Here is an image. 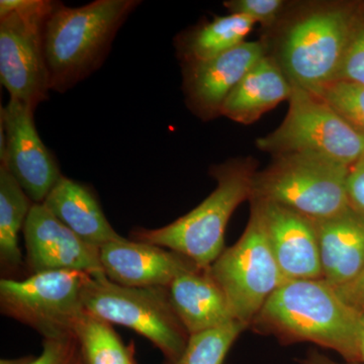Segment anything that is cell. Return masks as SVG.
I'll use <instances>...</instances> for the list:
<instances>
[{"mask_svg":"<svg viewBox=\"0 0 364 364\" xmlns=\"http://www.w3.org/2000/svg\"><path fill=\"white\" fill-rule=\"evenodd\" d=\"M43 205L93 247L124 239L107 221L95 191L85 183L62 176Z\"/></svg>","mask_w":364,"mask_h":364,"instance_id":"cell-18","label":"cell"},{"mask_svg":"<svg viewBox=\"0 0 364 364\" xmlns=\"http://www.w3.org/2000/svg\"><path fill=\"white\" fill-rule=\"evenodd\" d=\"M318 97L364 134V87L336 81L318 92Z\"/></svg>","mask_w":364,"mask_h":364,"instance_id":"cell-24","label":"cell"},{"mask_svg":"<svg viewBox=\"0 0 364 364\" xmlns=\"http://www.w3.org/2000/svg\"><path fill=\"white\" fill-rule=\"evenodd\" d=\"M237 321L250 326L270 296L287 282L270 247L257 203L239 240L210 267Z\"/></svg>","mask_w":364,"mask_h":364,"instance_id":"cell-10","label":"cell"},{"mask_svg":"<svg viewBox=\"0 0 364 364\" xmlns=\"http://www.w3.org/2000/svg\"><path fill=\"white\" fill-rule=\"evenodd\" d=\"M265 56L260 42H244L215 58L186 62L183 88L191 111L205 119L221 116L230 93Z\"/></svg>","mask_w":364,"mask_h":364,"instance_id":"cell-13","label":"cell"},{"mask_svg":"<svg viewBox=\"0 0 364 364\" xmlns=\"http://www.w3.org/2000/svg\"><path fill=\"white\" fill-rule=\"evenodd\" d=\"M284 121L257 139L260 151L317 155L351 167L364 155V134L318 95L293 85Z\"/></svg>","mask_w":364,"mask_h":364,"instance_id":"cell-7","label":"cell"},{"mask_svg":"<svg viewBox=\"0 0 364 364\" xmlns=\"http://www.w3.org/2000/svg\"><path fill=\"white\" fill-rule=\"evenodd\" d=\"M347 191L351 208L364 215V155L349 170Z\"/></svg>","mask_w":364,"mask_h":364,"instance_id":"cell-28","label":"cell"},{"mask_svg":"<svg viewBox=\"0 0 364 364\" xmlns=\"http://www.w3.org/2000/svg\"><path fill=\"white\" fill-rule=\"evenodd\" d=\"M336 81L364 87V21L359 18Z\"/></svg>","mask_w":364,"mask_h":364,"instance_id":"cell-26","label":"cell"},{"mask_svg":"<svg viewBox=\"0 0 364 364\" xmlns=\"http://www.w3.org/2000/svg\"><path fill=\"white\" fill-rule=\"evenodd\" d=\"M360 363L364 364V318H363V334H361V342H360Z\"/></svg>","mask_w":364,"mask_h":364,"instance_id":"cell-31","label":"cell"},{"mask_svg":"<svg viewBox=\"0 0 364 364\" xmlns=\"http://www.w3.org/2000/svg\"><path fill=\"white\" fill-rule=\"evenodd\" d=\"M0 364H85L74 337L44 339L39 356L2 359Z\"/></svg>","mask_w":364,"mask_h":364,"instance_id":"cell-25","label":"cell"},{"mask_svg":"<svg viewBox=\"0 0 364 364\" xmlns=\"http://www.w3.org/2000/svg\"><path fill=\"white\" fill-rule=\"evenodd\" d=\"M364 316L320 279L287 280L267 299L249 329L280 344L309 342L360 363Z\"/></svg>","mask_w":364,"mask_h":364,"instance_id":"cell-1","label":"cell"},{"mask_svg":"<svg viewBox=\"0 0 364 364\" xmlns=\"http://www.w3.org/2000/svg\"><path fill=\"white\" fill-rule=\"evenodd\" d=\"M167 289L172 306L189 335L236 320L210 267H196L181 273Z\"/></svg>","mask_w":364,"mask_h":364,"instance_id":"cell-17","label":"cell"},{"mask_svg":"<svg viewBox=\"0 0 364 364\" xmlns=\"http://www.w3.org/2000/svg\"><path fill=\"white\" fill-rule=\"evenodd\" d=\"M358 18L348 9L333 7L299 18L287 31L280 68L291 81L318 95L337 80Z\"/></svg>","mask_w":364,"mask_h":364,"instance_id":"cell-8","label":"cell"},{"mask_svg":"<svg viewBox=\"0 0 364 364\" xmlns=\"http://www.w3.org/2000/svg\"><path fill=\"white\" fill-rule=\"evenodd\" d=\"M105 277L124 287H165L181 273L198 267L169 249L134 241L112 242L100 249Z\"/></svg>","mask_w":364,"mask_h":364,"instance_id":"cell-15","label":"cell"},{"mask_svg":"<svg viewBox=\"0 0 364 364\" xmlns=\"http://www.w3.org/2000/svg\"><path fill=\"white\" fill-rule=\"evenodd\" d=\"M224 6L231 14H242L268 26L277 21L284 4L282 0H230Z\"/></svg>","mask_w":364,"mask_h":364,"instance_id":"cell-27","label":"cell"},{"mask_svg":"<svg viewBox=\"0 0 364 364\" xmlns=\"http://www.w3.org/2000/svg\"><path fill=\"white\" fill-rule=\"evenodd\" d=\"M86 312L124 326L152 342L166 363L181 355L189 334L176 315L165 287H124L107 277H91L83 294Z\"/></svg>","mask_w":364,"mask_h":364,"instance_id":"cell-6","label":"cell"},{"mask_svg":"<svg viewBox=\"0 0 364 364\" xmlns=\"http://www.w3.org/2000/svg\"><path fill=\"white\" fill-rule=\"evenodd\" d=\"M301 363V364H363L355 363H336V361L328 358V356L324 355V354L320 353V352L315 350V349L309 352L306 358H304Z\"/></svg>","mask_w":364,"mask_h":364,"instance_id":"cell-30","label":"cell"},{"mask_svg":"<svg viewBox=\"0 0 364 364\" xmlns=\"http://www.w3.org/2000/svg\"><path fill=\"white\" fill-rule=\"evenodd\" d=\"M255 174L251 200L284 205L314 221L348 210L350 167L317 155L289 153Z\"/></svg>","mask_w":364,"mask_h":364,"instance_id":"cell-4","label":"cell"},{"mask_svg":"<svg viewBox=\"0 0 364 364\" xmlns=\"http://www.w3.org/2000/svg\"><path fill=\"white\" fill-rule=\"evenodd\" d=\"M314 222L322 279L333 287L348 284L364 268V215L350 207Z\"/></svg>","mask_w":364,"mask_h":364,"instance_id":"cell-16","label":"cell"},{"mask_svg":"<svg viewBox=\"0 0 364 364\" xmlns=\"http://www.w3.org/2000/svg\"><path fill=\"white\" fill-rule=\"evenodd\" d=\"M91 275L72 270L31 274L25 279L0 280V310L32 328L44 339L74 337L85 313L83 294Z\"/></svg>","mask_w":364,"mask_h":364,"instance_id":"cell-9","label":"cell"},{"mask_svg":"<svg viewBox=\"0 0 364 364\" xmlns=\"http://www.w3.org/2000/svg\"><path fill=\"white\" fill-rule=\"evenodd\" d=\"M293 85L277 62L265 56L248 72L222 105L221 116L250 124L289 100Z\"/></svg>","mask_w":364,"mask_h":364,"instance_id":"cell-19","label":"cell"},{"mask_svg":"<svg viewBox=\"0 0 364 364\" xmlns=\"http://www.w3.org/2000/svg\"><path fill=\"white\" fill-rule=\"evenodd\" d=\"M55 2L0 1V80L11 98L33 112L51 91L45 26Z\"/></svg>","mask_w":364,"mask_h":364,"instance_id":"cell-5","label":"cell"},{"mask_svg":"<svg viewBox=\"0 0 364 364\" xmlns=\"http://www.w3.org/2000/svg\"><path fill=\"white\" fill-rule=\"evenodd\" d=\"M35 112L11 98L0 111L6 149L0 156L4 168L18 182L33 203H43L61 178L58 162L41 140Z\"/></svg>","mask_w":364,"mask_h":364,"instance_id":"cell-11","label":"cell"},{"mask_svg":"<svg viewBox=\"0 0 364 364\" xmlns=\"http://www.w3.org/2000/svg\"><path fill=\"white\" fill-rule=\"evenodd\" d=\"M140 4V0H95L68 7L55 2L45 26L51 90L65 93L98 70L119 28Z\"/></svg>","mask_w":364,"mask_h":364,"instance_id":"cell-2","label":"cell"},{"mask_svg":"<svg viewBox=\"0 0 364 364\" xmlns=\"http://www.w3.org/2000/svg\"><path fill=\"white\" fill-rule=\"evenodd\" d=\"M26 267L31 274L54 270L105 277L100 249L86 243L60 222L43 203H33L23 227Z\"/></svg>","mask_w":364,"mask_h":364,"instance_id":"cell-12","label":"cell"},{"mask_svg":"<svg viewBox=\"0 0 364 364\" xmlns=\"http://www.w3.org/2000/svg\"><path fill=\"white\" fill-rule=\"evenodd\" d=\"M217 188L198 207L158 229L139 228L131 240L182 254L200 267H208L225 250L228 223L236 208L252 198L255 172L247 161L233 160L213 167Z\"/></svg>","mask_w":364,"mask_h":364,"instance_id":"cell-3","label":"cell"},{"mask_svg":"<svg viewBox=\"0 0 364 364\" xmlns=\"http://www.w3.org/2000/svg\"><path fill=\"white\" fill-rule=\"evenodd\" d=\"M254 23L242 14L218 16L186 37L179 38L177 49L184 63L213 59L245 42Z\"/></svg>","mask_w":364,"mask_h":364,"instance_id":"cell-21","label":"cell"},{"mask_svg":"<svg viewBox=\"0 0 364 364\" xmlns=\"http://www.w3.org/2000/svg\"><path fill=\"white\" fill-rule=\"evenodd\" d=\"M257 203L270 247L287 280L320 279V255L315 222L291 208L270 202Z\"/></svg>","mask_w":364,"mask_h":364,"instance_id":"cell-14","label":"cell"},{"mask_svg":"<svg viewBox=\"0 0 364 364\" xmlns=\"http://www.w3.org/2000/svg\"><path fill=\"white\" fill-rule=\"evenodd\" d=\"M33 205L18 182L0 166V267L4 279H14L26 264L18 245V235Z\"/></svg>","mask_w":364,"mask_h":364,"instance_id":"cell-20","label":"cell"},{"mask_svg":"<svg viewBox=\"0 0 364 364\" xmlns=\"http://www.w3.org/2000/svg\"><path fill=\"white\" fill-rule=\"evenodd\" d=\"M85 364H136L135 346L126 345L111 323L86 312L74 329Z\"/></svg>","mask_w":364,"mask_h":364,"instance_id":"cell-22","label":"cell"},{"mask_svg":"<svg viewBox=\"0 0 364 364\" xmlns=\"http://www.w3.org/2000/svg\"><path fill=\"white\" fill-rule=\"evenodd\" d=\"M334 289L345 303L364 316V268L350 282Z\"/></svg>","mask_w":364,"mask_h":364,"instance_id":"cell-29","label":"cell"},{"mask_svg":"<svg viewBox=\"0 0 364 364\" xmlns=\"http://www.w3.org/2000/svg\"><path fill=\"white\" fill-rule=\"evenodd\" d=\"M247 329V325L234 320L221 327L189 335L181 355L166 364H224L228 352Z\"/></svg>","mask_w":364,"mask_h":364,"instance_id":"cell-23","label":"cell"}]
</instances>
